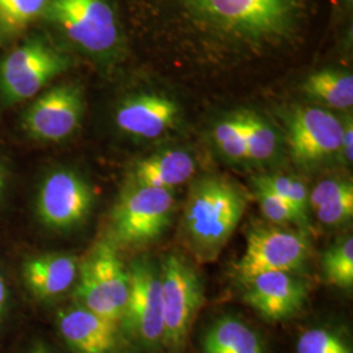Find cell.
<instances>
[{
    "label": "cell",
    "mask_w": 353,
    "mask_h": 353,
    "mask_svg": "<svg viewBox=\"0 0 353 353\" xmlns=\"http://www.w3.org/2000/svg\"><path fill=\"white\" fill-rule=\"evenodd\" d=\"M191 37L212 52L262 57L296 42L310 0H166Z\"/></svg>",
    "instance_id": "6da1fadb"
},
{
    "label": "cell",
    "mask_w": 353,
    "mask_h": 353,
    "mask_svg": "<svg viewBox=\"0 0 353 353\" xmlns=\"http://www.w3.org/2000/svg\"><path fill=\"white\" fill-rule=\"evenodd\" d=\"M245 210V195L227 178L205 176L192 183L185 204L183 232L199 261L217 258L239 227Z\"/></svg>",
    "instance_id": "7a4b0ae2"
},
{
    "label": "cell",
    "mask_w": 353,
    "mask_h": 353,
    "mask_svg": "<svg viewBox=\"0 0 353 353\" xmlns=\"http://www.w3.org/2000/svg\"><path fill=\"white\" fill-rule=\"evenodd\" d=\"M43 17L93 57L108 58L121 45V28L109 0H50Z\"/></svg>",
    "instance_id": "3957f363"
},
{
    "label": "cell",
    "mask_w": 353,
    "mask_h": 353,
    "mask_svg": "<svg viewBox=\"0 0 353 353\" xmlns=\"http://www.w3.org/2000/svg\"><path fill=\"white\" fill-rule=\"evenodd\" d=\"M79 272L76 296L83 307L119 326L128 300L130 275L114 242H100Z\"/></svg>",
    "instance_id": "277c9868"
},
{
    "label": "cell",
    "mask_w": 353,
    "mask_h": 353,
    "mask_svg": "<svg viewBox=\"0 0 353 353\" xmlns=\"http://www.w3.org/2000/svg\"><path fill=\"white\" fill-rule=\"evenodd\" d=\"M174 203L170 190L131 185L114 208V242L143 245L156 240L169 225Z\"/></svg>",
    "instance_id": "5b68a950"
},
{
    "label": "cell",
    "mask_w": 353,
    "mask_h": 353,
    "mask_svg": "<svg viewBox=\"0 0 353 353\" xmlns=\"http://www.w3.org/2000/svg\"><path fill=\"white\" fill-rule=\"evenodd\" d=\"M70 61L43 39H29L0 63V94L4 101H24L67 70Z\"/></svg>",
    "instance_id": "8992f818"
},
{
    "label": "cell",
    "mask_w": 353,
    "mask_h": 353,
    "mask_svg": "<svg viewBox=\"0 0 353 353\" xmlns=\"http://www.w3.org/2000/svg\"><path fill=\"white\" fill-rule=\"evenodd\" d=\"M160 275L164 343L179 350L202 306V283L189 262L176 254H169L165 258Z\"/></svg>",
    "instance_id": "52a82bcc"
},
{
    "label": "cell",
    "mask_w": 353,
    "mask_h": 353,
    "mask_svg": "<svg viewBox=\"0 0 353 353\" xmlns=\"http://www.w3.org/2000/svg\"><path fill=\"white\" fill-rule=\"evenodd\" d=\"M309 255V241L303 233L283 228H255L249 233L246 250L237 271L243 281L265 272H293Z\"/></svg>",
    "instance_id": "ba28073f"
},
{
    "label": "cell",
    "mask_w": 353,
    "mask_h": 353,
    "mask_svg": "<svg viewBox=\"0 0 353 353\" xmlns=\"http://www.w3.org/2000/svg\"><path fill=\"white\" fill-rule=\"evenodd\" d=\"M130 293L122 325L144 345L164 341L161 275L148 259L135 261L130 270Z\"/></svg>",
    "instance_id": "9c48e42d"
},
{
    "label": "cell",
    "mask_w": 353,
    "mask_h": 353,
    "mask_svg": "<svg viewBox=\"0 0 353 353\" xmlns=\"http://www.w3.org/2000/svg\"><path fill=\"white\" fill-rule=\"evenodd\" d=\"M92 203V190L81 176L71 170H58L39 189L37 214L48 227L70 229L87 219Z\"/></svg>",
    "instance_id": "30bf717a"
},
{
    "label": "cell",
    "mask_w": 353,
    "mask_h": 353,
    "mask_svg": "<svg viewBox=\"0 0 353 353\" xmlns=\"http://www.w3.org/2000/svg\"><path fill=\"white\" fill-rule=\"evenodd\" d=\"M344 123L325 109L303 108L292 114L288 144L299 164L316 165L341 151Z\"/></svg>",
    "instance_id": "8fae6325"
},
{
    "label": "cell",
    "mask_w": 353,
    "mask_h": 353,
    "mask_svg": "<svg viewBox=\"0 0 353 353\" xmlns=\"http://www.w3.org/2000/svg\"><path fill=\"white\" fill-rule=\"evenodd\" d=\"M83 113L81 90L75 85H59L43 93L26 110L23 126L34 139L59 141L79 127Z\"/></svg>",
    "instance_id": "7c38bea8"
},
{
    "label": "cell",
    "mask_w": 353,
    "mask_h": 353,
    "mask_svg": "<svg viewBox=\"0 0 353 353\" xmlns=\"http://www.w3.org/2000/svg\"><path fill=\"white\" fill-rule=\"evenodd\" d=\"M245 283V301L270 321L296 316L307 297L305 284L290 272H265Z\"/></svg>",
    "instance_id": "4fadbf2b"
},
{
    "label": "cell",
    "mask_w": 353,
    "mask_h": 353,
    "mask_svg": "<svg viewBox=\"0 0 353 353\" xmlns=\"http://www.w3.org/2000/svg\"><path fill=\"white\" fill-rule=\"evenodd\" d=\"M176 102L157 94H140L123 102L115 114L117 126L130 135L154 139L174 125Z\"/></svg>",
    "instance_id": "5bb4252c"
},
{
    "label": "cell",
    "mask_w": 353,
    "mask_h": 353,
    "mask_svg": "<svg viewBox=\"0 0 353 353\" xmlns=\"http://www.w3.org/2000/svg\"><path fill=\"white\" fill-rule=\"evenodd\" d=\"M58 327L76 353H112L115 348L118 326L85 307L61 312Z\"/></svg>",
    "instance_id": "9a60e30c"
},
{
    "label": "cell",
    "mask_w": 353,
    "mask_h": 353,
    "mask_svg": "<svg viewBox=\"0 0 353 353\" xmlns=\"http://www.w3.org/2000/svg\"><path fill=\"white\" fill-rule=\"evenodd\" d=\"M79 274L77 258L65 254H46L26 261L24 279L38 299H54L68 290Z\"/></svg>",
    "instance_id": "2e32d148"
},
{
    "label": "cell",
    "mask_w": 353,
    "mask_h": 353,
    "mask_svg": "<svg viewBox=\"0 0 353 353\" xmlns=\"http://www.w3.org/2000/svg\"><path fill=\"white\" fill-rule=\"evenodd\" d=\"M195 169V161L188 152H161L135 165L131 185L172 190L189 181Z\"/></svg>",
    "instance_id": "e0dca14e"
},
{
    "label": "cell",
    "mask_w": 353,
    "mask_h": 353,
    "mask_svg": "<svg viewBox=\"0 0 353 353\" xmlns=\"http://www.w3.org/2000/svg\"><path fill=\"white\" fill-rule=\"evenodd\" d=\"M203 353H265L259 335L233 316L220 318L203 336Z\"/></svg>",
    "instance_id": "ac0fdd59"
},
{
    "label": "cell",
    "mask_w": 353,
    "mask_h": 353,
    "mask_svg": "<svg viewBox=\"0 0 353 353\" xmlns=\"http://www.w3.org/2000/svg\"><path fill=\"white\" fill-rule=\"evenodd\" d=\"M305 92L331 108L347 110L353 105V76L341 71H319L307 77Z\"/></svg>",
    "instance_id": "d6986e66"
},
{
    "label": "cell",
    "mask_w": 353,
    "mask_h": 353,
    "mask_svg": "<svg viewBox=\"0 0 353 353\" xmlns=\"http://www.w3.org/2000/svg\"><path fill=\"white\" fill-rule=\"evenodd\" d=\"M50 0H0V34L14 36L38 17H42Z\"/></svg>",
    "instance_id": "ffe728a7"
},
{
    "label": "cell",
    "mask_w": 353,
    "mask_h": 353,
    "mask_svg": "<svg viewBox=\"0 0 353 353\" xmlns=\"http://www.w3.org/2000/svg\"><path fill=\"white\" fill-rule=\"evenodd\" d=\"M241 114L246 131L248 159L255 163L271 160L278 151L279 139L275 130L258 114Z\"/></svg>",
    "instance_id": "44dd1931"
},
{
    "label": "cell",
    "mask_w": 353,
    "mask_h": 353,
    "mask_svg": "<svg viewBox=\"0 0 353 353\" xmlns=\"http://www.w3.org/2000/svg\"><path fill=\"white\" fill-rule=\"evenodd\" d=\"M325 278L338 288H352L353 285V239H347L331 246L322 259Z\"/></svg>",
    "instance_id": "7402d4cb"
},
{
    "label": "cell",
    "mask_w": 353,
    "mask_h": 353,
    "mask_svg": "<svg viewBox=\"0 0 353 353\" xmlns=\"http://www.w3.org/2000/svg\"><path fill=\"white\" fill-rule=\"evenodd\" d=\"M214 140L220 151L232 160L248 159L246 131L242 114L233 115L214 128Z\"/></svg>",
    "instance_id": "603a6c76"
},
{
    "label": "cell",
    "mask_w": 353,
    "mask_h": 353,
    "mask_svg": "<svg viewBox=\"0 0 353 353\" xmlns=\"http://www.w3.org/2000/svg\"><path fill=\"white\" fill-rule=\"evenodd\" d=\"M255 183L272 191L301 214H306L309 207V191L301 181L293 176L270 174L255 178Z\"/></svg>",
    "instance_id": "cb8c5ba5"
},
{
    "label": "cell",
    "mask_w": 353,
    "mask_h": 353,
    "mask_svg": "<svg viewBox=\"0 0 353 353\" xmlns=\"http://www.w3.org/2000/svg\"><path fill=\"white\" fill-rule=\"evenodd\" d=\"M258 202L265 217L276 224H299L305 225L307 223L306 214H301L292 204L274 194L272 191L255 183Z\"/></svg>",
    "instance_id": "d4e9b609"
},
{
    "label": "cell",
    "mask_w": 353,
    "mask_h": 353,
    "mask_svg": "<svg viewBox=\"0 0 353 353\" xmlns=\"http://www.w3.org/2000/svg\"><path fill=\"white\" fill-rule=\"evenodd\" d=\"M297 353H352V348L330 330L305 331L297 343Z\"/></svg>",
    "instance_id": "484cf974"
},
{
    "label": "cell",
    "mask_w": 353,
    "mask_h": 353,
    "mask_svg": "<svg viewBox=\"0 0 353 353\" xmlns=\"http://www.w3.org/2000/svg\"><path fill=\"white\" fill-rule=\"evenodd\" d=\"M314 211L319 221L326 225H339L351 220L353 216V190L321 205Z\"/></svg>",
    "instance_id": "4316f807"
},
{
    "label": "cell",
    "mask_w": 353,
    "mask_h": 353,
    "mask_svg": "<svg viewBox=\"0 0 353 353\" xmlns=\"http://www.w3.org/2000/svg\"><path fill=\"white\" fill-rule=\"evenodd\" d=\"M352 183L341 179H326L316 185L313 191L309 195V205H312L314 210L319 208L321 205L331 202L341 195H344L348 191H352Z\"/></svg>",
    "instance_id": "83f0119b"
},
{
    "label": "cell",
    "mask_w": 353,
    "mask_h": 353,
    "mask_svg": "<svg viewBox=\"0 0 353 353\" xmlns=\"http://www.w3.org/2000/svg\"><path fill=\"white\" fill-rule=\"evenodd\" d=\"M344 161L351 164L353 160V126L352 121L350 119L347 123H344V132L341 139V151Z\"/></svg>",
    "instance_id": "f1b7e54d"
},
{
    "label": "cell",
    "mask_w": 353,
    "mask_h": 353,
    "mask_svg": "<svg viewBox=\"0 0 353 353\" xmlns=\"http://www.w3.org/2000/svg\"><path fill=\"white\" fill-rule=\"evenodd\" d=\"M6 303H7V287H6V281H4L3 275L0 274V318L3 316Z\"/></svg>",
    "instance_id": "f546056e"
},
{
    "label": "cell",
    "mask_w": 353,
    "mask_h": 353,
    "mask_svg": "<svg viewBox=\"0 0 353 353\" xmlns=\"http://www.w3.org/2000/svg\"><path fill=\"white\" fill-rule=\"evenodd\" d=\"M4 188H6V176H4V170H3V168L0 165V196H1L3 191H4Z\"/></svg>",
    "instance_id": "4dcf8cb0"
},
{
    "label": "cell",
    "mask_w": 353,
    "mask_h": 353,
    "mask_svg": "<svg viewBox=\"0 0 353 353\" xmlns=\"http://www.w3.org/2000/svg\"><path fill=\"white\" fill-rule=\"evenodd\" d=\"M341 3L345 7V10H351L352 8L353 0H341Z\"/></svg>",
    "instance_id": "1f68e13d"
},
{
    "label": "cell",
    "mask_w": 353,
    "mask_h": 353,
    "mask_svg": "<svg viewBox=\"0 0 353 353\" xmlns=\"http://www.w3.org/2000/svg\"><path fill=\"white\" fill-rule=\"evenodd\" d=\"M30 353H50L45 347H42V345H39V347H37V348H34L33 351Z\"/></svg>",
    "instance_id": "d6a6232c"
}]
</instances>
